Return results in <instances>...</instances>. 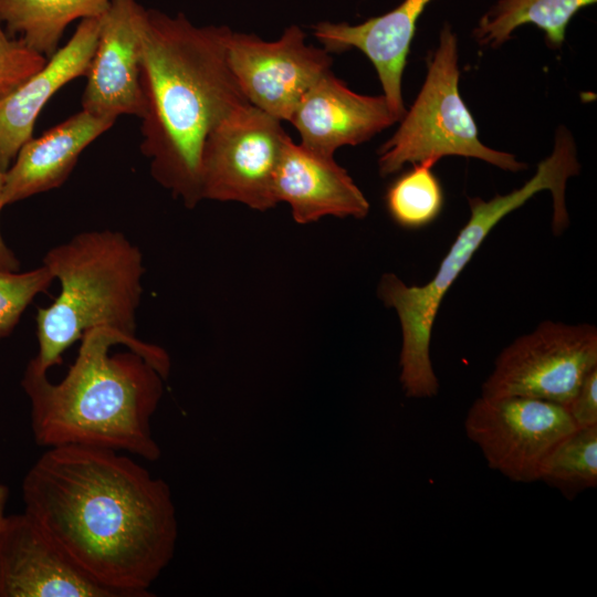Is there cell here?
<instances>
[{"instance_id": "5bb4252c", "label": "cell", "mask_w": 597, "mask_h": 597, "mask_svg": "<svg viewBox=\"0 0 597 597\" xmlns=\"http://www.w3.org/2000/svg\"><path fill=\"white\" fill-rule=\"evenodd\" d=\"M431 1L402 0L392 10L358 24L321 21L312 27L328 53L357 49L368 57L398 122L406 113L401 83L410 45L417 22Z\"/></svg>"}, {"instance_id": "3957f363", "label": "cell", "mask_w": 597, "mask_h": 597, "mask_svg": "<svg viewBox=\"0 0 597 597\" xmlns=\"http://www.w3.org/2000/svg\"><path fill=\"white\" fill-rule=\"evenodd\" d=\"M80 342L57 384L29 367L24 371L21 385L36 444H82L158 460L150 419L170 370L168 354L109 327L91 328Z\"/></svg>"}, {"instance_id": "8992f818", "label": "cell", "mask_w": 597, "mask_h": 597, "mask_svg": "<svg viewBox=\"0 0 597 597\" xmlns=\"http://www.w3.org/2000/svg\"><path fill=\"white\" fill-rule=\"evenodd\" d=\"M459 78L458 39L446 22L413 104L379 149L380 176L396 174L406 164L427 159L437 163L447 156L475 158L513 172L526 168L513 154L490 148L480 140L475 121L461 97Z\"/></svg>"}, {"instance_id": "7c38bea8", "label": "cell", "mask_w": 597, "mask_h": 597, "mask_svg": "<svg viewBox=\"0 0 597 597\" xmlns=\"http://www.w3.org/2000/svg\"><path fill=\"white\" fill-rule=\"evenodd\" d=\"M0 597H116L82 573L25 512L0 528Z\"/></svg>"}, {"instance_id": "ffe728a7", "label": "cell", "mask_w": 597, "mask_h": 597, "mask_svg": "<svg viewBox=\"0 0 597 597\" xmlns=\"http://www.w3.org/2000/svg\"><path fill=\"white\" fill-rule=\"evenodd\" d=\"M434 160L412 164L386 192V206L391 219L405 229H420L440 214L444 197L439 179L432 171Z\"/></svg>"}, {"instance_id": "4fadbf2b", "label": "cell", "mask_w": 597, "mask_h": 597, "mask_svg": "<svg viewBox=\"0 0 597 597\" xmlns=\"http://www.w3.org/2000/svg\"><path fill=\"white\" fill-rule=\"evenodd\" d=\"M290 122L301 145L334 157L338 148L365 143L398 121L384 95L358 94L329 70L303 95Z\"/></svg>"}, {"instance_id": "484cf974", "label": "cell", "mask_w": 597, "mask_h": 597, "mask_svg": "<svg viewBox=\"0 0 597 597\" xmlns=\"http://www.w3.org/2000/svg\"><path fill=\"white\" fill-rule=\"evenodd\" d=\"M9 496V490L7 485L0 484V528L6 519V506Z\"/></svg>"}, {"instance_id": "603a6c76", "label": "cell", "mask_w": 597, "mask_h": 597, "mask_svg": "<svg viewBox=\"0 0 597 597\" xmlns=\"http://www.w3.org/2000/svg\"><path fill=\"white\" fill-rule=\"evenodd\" d=\"M48 59L10 36L0 22V98L39 71Z\"/></svg>"}, {"instance_id": "9a60e30c", "label": "cell", "mask_w": 597, "mask_h": 597, "mask_svg": "<svg viewBox=\"0 0 597 597\" xmlns=\"http://www.w3.org/2000/svg\"><path fill=\"white\" fill-rule=\"evenodd\" d=\"M101 18L81 20L70 40L34 74L0 98V169L6 171L33 137L36 118L64 85L85 76L98 39Z\"/></svg>"}, {"instance_id": "cb8c5ba5", "label": "cell", "mask_w": 597, "mask_h": 597, "mask_svg": "<svg viewBox=\"0 0 597 597\" xmlns=\"http://www.w3.org/2000/svg\"><path fill=\"white\" fill-rule=\"evenodd\" d=\"M566 409L577 428L597 426V368L586 376Z\"/></svg>"}, {"instance_id": "6da1fadb", "label": "cell", "mask_w": 597, "mask_h": 597, "mask_svg": "<svg viewBox=\"0 0 597 597\" xmlns=\"http://www.w3.org/2000/svg\"><path fill=\"white\" fill-rule=\"evenodd\" d=\"M24 512L87 577L116 597H147L174 556L168 484L111 449L50 447L22 481Z\"/></svg>"}, {"instance_id": "9c48e42d", "label": "cell", "mask_w": 597, "mask_h": 597, "mask_svg": "<svg viewBox=\"0 0 597 597\" xmlns=\"http://www.w3.org/2000/svg\"><path fill=\"white\" fill-rule=\"evenodd\" d=\"M464 429L492 470L513 482L531 483L541 480L551 452L577 427L555 402L481 396L469 408Z\"/></svg>"}, {"instance_id": "7a4b0ae2", "label": "cell", "mask_w": 597, "mask_h": 597, "mask_svg": "<svg viewBox=\"0 0 597 597\" xmlns=\"http://www.w3.org/2000/svg\"><path fill=\"white\" fill-rule=\"evenodd\" d=\"M227 25L147 9L140 82V150L151 177L186 208L202 199L201 151L212 128L249 103L227 60Z\"/></svg>"}, {"instance_id": "52a82bcc", "label": "cell", "mask_w": 597, "mask_h": 597, "mask_svg": "<svg viewBox=\"0 0 597 597\" xmlns=\"http://www.w3.org/2000/svg\"><path fill=\"white\" fill-rule=\"evenodd\" d=\"M290 138L280 119L252 104L233 109L205 140L202 199L240 202L258 211L274 208V178Z\"/></svg>"}, {"instance_id": "ba28073f", "label": "cell", "mask_w": 597, "mask_h": 597, "mask_svg": "<svg viewBox=\"0 0 597 597\" xmlns=\"http://www.w3.org/2000/svg\"><path fill=\"white\" fill-rule=\"evenodd\" d=\"M595 368L596 327L547 321L501 352L482 385V396L526 397L567 408Z\"/></svg>"}, {"instance_id": "5b68a950", "label": "cell", "mask_w": 597, "mask_h": 597, "mask_svg": "<svg viewBox=\"0 0 597 597\" xmlns=\"http://www.w3.org/2000/svg\"><path fill=\"white\" fill-rule=\"evenodd\" d=\"M43 265L60 281L61 290L50 305L38 308L39 350L27 367L48 374L94 327L137 337L145 268L139 248L122 232H81L51 248Z\"/></svg>"}, {"instance_id": "ac0fdd59", "label": "cell", "mask_w": 597, "mask_h": 597, "mask_svg": "<svg viewBox=\"0 0 597 597\" xmlns=\"http://www.w3.org/2000/svg\"><path fill=\"white\" fill-rule=\"evenodd\" d=\"M111 1L0 0V22L10 36L50 59L71 23L102 17Z\"/></svg>"}, {"instance_id": "30bf717a", "label": "cell", "mask_w": 597, "mask_h": 597, "mask_svg": "<svg viewBox=\"0 0 597 597\" xmlns=\"http://www.w3.org/2000/svg\"><path fill=\"white\" fill-rule=\"evenodd\" d=\"M227 60L248 102L281 122H290L303 95L333 62L327 51L305 42L298 25L286 28L275 41L231 30Z\"/></svg>"}, {"instance_id": "44dd1931", "label": "cell", "mask_w": 597, "mask_h": 597, "mask_svg": "<svg viewBox=\"0 0 597 597\" xmlns=\"http://www.w3.org/2000/svg\"><path fill=\"white\" fill-rule=\"evenodd\" d=\"M541 480L565 498L597 486V426L577 428L551 452Z\"/></svg>"}, {"instance_id": "8fae6325", "label": "cell", "mask_w": 597, "mask_h": 597, "mask_svg": "<svg viewBox=\"0 0 597 597\" xmlns=\"http://www.w3.org/2000/svg\"><path fill=\"white\" fill-rule=\"evenodd\" d=\"M147 9L137 0H112L101 18L94 54L85 75L82 109L116 119L143 117L140 82L143 35Z\"/></svg>"}, {"instance_id": "e0dca14e", "label": "cell", "mask_w": 597, "mask_h": 597, "mask_svg": "<svg viewBox=\"0 0 597 597\" xmlns=\"http://www.w3.org/2000/svg\"><path fill=\"white\" fill-rule=\"evenodd\" d=\"M115 121L81 109L28 140L6 170L4 206L61 187L82 151L112 128Z\"/></svg>"}, {"instance_id": "d4e9b609", "label": "cell", "mask_w": 597, "mask_h": 597, "mask_svg": "<svg viewBox=\"0 0 597 597\" xmlns=\"http://www.w3.org/2000/svg\"><path fill=\"white\" fill-rule=\"evenodd\" d=\"M4 175L6 171L0 169V212L4 207L3 203V190H4ZM19 261L14 256L13 252L6 245L1 232H0V270L15 272L19 270Z\"/></svg>"}, {"instance_id": "d6986e66", "label": "cell", "mask_w": 597, "mask_h": 597, "mask_svg": "<svg viewBox=\"0 0 597 597\" xmlns=\"http://www.w3.org/2000/svg\"><path fill=\"white\" fill-rule=\"evenodd\" d=\"M596 2L597 0H496L479 19L472 34L479 45L498 49L511 40L517 28L533 24L544 32L551 49H561L573 17Z\"/></svg>"}, {"instance_id": "7402d4cb", "label": "cell", "mask_w": 597, "mask_h": 597, "mask_svg": "<svg viewBox=\"0 0 597 597\" xmlns=\"http://www.w3.org/2000/svg\"><path fill=\"white\" fill-rule=\"evenodd\" d=\"M53 281L45 265L23 273L0 270V341L12 333L28 305Z\"/></svg>"}, {"instance_id": "2e32d148", "label": "cell", "mask_w": 597, "mask_h": 597, "mask_svg": "<svg viewBox=\"0 0 597 597\" xmlns=\"http://www.w3.org/2000/svg\"><path fill=\"white\" fill-rule=\"evenodd\" d=\"M276 202L290 206L295 222L306 224L323 217L363 219L369 202L348 172L334 159L290 138L274 178Z\"/></svg>"}, {"instance_id": "277c9868", "label": "cell", "mask_w": 597, "mask_h": 597, "mask_svg": "<svg viewBox=\"0 0 597 597\" xmlns=\"http://www.w3.org/2000/svg\"><path fill=\"white\" fill-rule=\"evenodd\" d=\"M579 169L575 139L566 127L561 126L556 129L553 151L538 163L534 176L522 187L489 200L468 199L470 218L428 283L410 286L394 273L380 277L378 296L386 307L396 311L401 326L399 379L407 397L437 395L439 381L430 358L432 326L446 293L491 230L533 196L548 190L553 198L552 228L555 234L562 233L569 222L565 197L567 181L578 175Z\"/></svg>"}]
</instances>
